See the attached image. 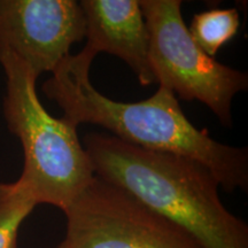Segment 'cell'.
Wrapping results in <instances>:
<instances>
[{
  "instance_id": "7a4b0ae2",
  "label": "cell",
  "mask_w": 248,
  "mask_h": 248,
  "mask_svg": "<svg viewBox=\"0 0 248 248\" xmlns=\"http://www.w3.org/2000/svg\"><path fill=\"white\" fill-rule=\"evenodd\" d=\"M83 142L94 176L135 195L203 248H248L247 223L225 208L218 182L202 163L108 133H88Z\"/></svg>"
},
{
  "instance_id": "ba28073f",
  "label": "cell",
  "mask_w": 248,
  "mask_h": 248,
  "mask_svg": "<svg viewBox=\"0 0 248 248\" xmlns=\"http://www.w3.org/2000/svg\"><path fill=\"white\" fill-rule=\"evenodd\" d=\"M239 27L240 17L237 9L212 8L195 14L187 29L195 44L214 58L237 35Z\"/></svg>"
},
{
  "instance_id": "52a82bcc",
  "label": "cell",
  "mask_w": 248,
  "mask_h": 248,
  "mask_svg": "<svg viewBox=\"0 0 248 248\" xmlns=\"http://www.w3.org/2000/svg\"><path fill=\"white\" fill-rule=\"evenodd\" d=\"M88 38L78 53L91 62L99 53L120 58L142 86L155 84L150 64V33L137 0H82Z\"/></svg>"
},
{
  "instance_id": "8992f818",
  "label": "cell",
  "mask_w": 248,
  "mask_h": 248,
  "mask_svg": "<svg viewBox=\"0 0 248 248\" xmlns=\"http://www.w3.org/2000/svg\"><path fill=\"white\" fill-rule=\"evenodd\" d=\"M85 33L79 1L0 0V54H14L37 78L53 73Z\"/></svg>"
},
{
  "instance_id": "277c9868",
  "label": "cell",
  "mask_w": 248,
  "mask_h": 248,
  "mask_svg": "<svg viewBox=\"0 0 248 248\" xmlns=\"http://www.w3.org/2000/svg\"><path fill=\"white\" fill-rule=\"evenodd\" d=\"M150 33V64L155 83L186 101L207 106L231 128L232 101L248 89V75L209 57L195 44L182 14L181 0H140Z\"/></svg>"
},
{
  "instance_id": "3957f363",
  "label": "cell",
  "mask_w": 248,
  "mask_h": 248,
  "mask_svg": "<svg viewBox=\"0 0 248 248\" xmlns=\"http://www.w3.org/2000/svg\"><path fill=\"white\" fill-rule=\"evenodd\" d=\"M6 75L2 113L23 150L20 181L39 203L64 212L94 177L77 128L52 116L39 100L37 77L14 54H0Z\"/></svg>"
},
{
  "instance_id": "9c48e42d",
  "label": "cell",
  "mask_w": 248,
  "mask_h": 248,
  "mask_svg": "<svg viewBox=\"0 0 248 248\" xmlns=\"http://www.w3.org/2000/svg\"><path fill=\"white\" fill-rule=\"evenodd\" d=\"M36 206L33 197L18 179L0 183V248H16L18 230Z\"/></svg>"
},
{
  "instance_id": "6da1fadb",
  "label": "cell",
  "mask_w": 248,
  "mask_h": 248,
  "mask_svg": "<svg viewBox=\"0 0 248 248\" xmlns=\"http://www.w3.org/2000/svg\"><path fill=\"white\" fill-rule=\"evenodd\" d=\"M90 62L69 54L43 84V92L73 126L94 124L145 150L188 157L207 167L226 192L248 190V150L216 141L186 117L172 91L159 86L146 100H111L93 88Z\"/></svg>"
},
{
  "instance_id": "5b68a950",
  "label": "cell",
  "mask_w": 248,
  "mask_h": 248,
  "mask_svg": "<svg viewBox=\"0 0 248 248\" xmlns=\"http://www.w3.org/2000/svg\"><path fill=\"white\" fill-rule=\"evenodd\" d=\"M63 213L67 234L58 248H203L181 226L98 176Z\"/></svg>"
}]
</instances>
